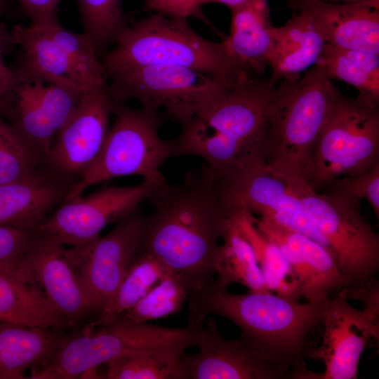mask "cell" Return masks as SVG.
<instances>
[{"mask_svg":"<svg viewBox=\"0 0 379 379\" xmlns=\"http://www.w3.org/2000/svg\"><path fill=\"white\" fill-rule=\"evenodd\" d=\"M155 209L145 215L140 251L180 274L190 291L214 280L220 240L239 207L231 178L205 163L177 184L157 188L147 199Z\"/></svg>","mask_w":379,"mask_h":379,"instance_id":"1","label":"cell"},{"mask_svg":"<svg viewBox=\"0 0 379 379\" xmlns=\"http://www.w3.org/2000/svg\"><path fill=\"white\" fill-rule=\"evenodd\" d=\"M188 299V326L201 328L210 315L224 317L240 328V340L283 378H303L309 335L320 324L321 307L270 291L232 294L214 281L190 291Z\"/></svg>","mask_w":379,"mask_h":379,"instance_id":"2","label":"cell"},{"mask_svg":"<svg viewBox=\"0 0 379 379\" xmlns=\"http://www.w3.org/2000/svg\"><path fill=\"white\" fill-rule=\"evenodd\" d=\"M275 86L248 77L232 84L208 107L180 125L171 157L194 156L230 177L266 166L263 145Z\"/></svg>","mask_w":379,"mask_h":379,"instance_id":"3","label":"cell"},{"mask_svg":"<svg viewBox=\"0 0 379 379\" xmlns=\"http://www.w3.org/2000/svg\"><path fill=\"white\" fill-rule=\"evenodd\" d=\"M279 82L268 108L263 161L277 176L302 186L307 185L306 169L339 91L319 64L302 77Z\"/></svg>","mask_w":379,"mask_h":379,"instance_id":"4","label":"cell"},{"mask_svg":"<svg viewBox=\"0 0 379 379\" xmlns=\"http://www.w3.org/2000/svg\"><path fill=\"white\" fill-rule=\"evenodd\" d=\"M201 328H171L149 322L134 323L119 317L94 331L64 338L53 356L32 370V379L100 378L99 366L133 354H149L179 364L185 350L196 347Z\"/></svg>","mask_w":379,"mask_h":379,"instance_id":"5","label":"cell"},{"mask_svg":"<svg viewBox=\"0 0 379 379\" xmlns=\"http://www.w3.org/2000/svg\"><path fill=\"white\" fill-rule=\"evenodd\" d=\"M102 69L154 65L194 69L229 84L250 77L232 60L222 42L199 35L186 18L154 13L128 28L104 56Z\"/></svg>","mask_w":379,"mask_h":379,"instance_id":"6","label":"cell"},{"mask_svg":"<svg viewBox=\"0 0 379 379\" xmlns=\"http://www.w3.org/2000/svg\"><path fill=\"white\" fill-rule=\"evenodd\" d=\"M379 103L338 91L305 173L321 190L331 181L366 173L379 164Z\"/></svg>","mask_w":379,"mask_h":379,"instance_id":"7","label":"cell"},{"mask_svg":"<svg viewBox=\"0 0 379 379\" xmlns=\"http://www.w3.org/2000/svg\"><path fill=\"white\" fill-rule=\"evenodd\" d=\"M113 115V124L100 154L72 187L65 200L119 177L138 175L158 187L168 182L161 168L171 158V140L160 137L159 112L114 101Z\"/></svg>","mask_w":379,"mask_h":379,"instance_id":"8","label":"cell"},{"mask_svg":"<svg viewBox=\"0 0 379 379\" xmlns=\"http://www.w3.org/2000/svg\"><path fill=\"white\" fill-rule=\"evenodd\" d=\"M109 94L115 102L138 101L180 125L203 112L234 84L178 65H154L103 69ZM235 84V83H234Z\"/></svg>","mask_w":379,"mask_h":379,"instance_id":"9","label":"cell"},{"mask_svg":"<svg viewBox=\"0 0 379 379\" xmlns=\"http://www.w3.org/2000/svg\"><path fill=\"white\" fill-rule=\"evenodd\" d=\"M359 205L312 189L301 196L310 239L330 252L350 281L348 288L377 280L379 271V235L363 217Z\"/></svg>","mask_w":379,"mask_h":379,"instance_id":"10","label":"cell"},{"mask_svg":"<svg viewBox=\"0 0 379 379\" xmlns=\"http://www.w3.org/2000/svg\"><path fill=\"white\" fill-rule=\"evenodd\" d=\"M0 95V116L44 163L53 140L86 92L20 63Z\"/></svg>","mask_w":379,"mask_h":379,"instance_id":"11","label":"cell"},{"mask_svg":"<svg viewBox=\"0 0 379 379\" xmlns=\"http://www.w3.org/2000/svg\"><path fill=\"white\" fill-rule=\"evenodd\" d=\"M145 215L136 208L116 222L113 229L86 244L65 249L79 277L91 310L107 306L140 251Z\"/></svg>","mask_w":379,"mask_h":379,"instance_id":"12","label":"cell"},{"mask_svg":"<svg viewBox=\"0 0 379 379\" xmlns=\"http://www.w3.org/2000/svg\"><path fill=\"white\" fill-rule=\"evenodd\" d=\"M157 187L142 180L134 185L107 186L86 196H76L62 202L37 232L65 246L86 244L100 236L107 226L138 208Z\"/></svg>","mask_w":379,"mask_h":379,"instance_id":"13","label":"cell"},{"mask_svg":"<svg viewBox=\"0 0 379 379\" xmlns=\"http://www.w3.org/2000/svg\"><path fill=\"white\" fill-rule=\"evenodd\" d=\"M113 107L107 84L86 92L56 135L44 169L72 187L77 183L102 150Z\"/></svg>","mask_w":379,"mask_h":379,"instance_id":"14","label":"cell"},{"mask_svg":"<svg viewBox=\"0 0 379 379\" xmlns=\"http://www.w3.org/2000/svg\"><path fill=\"white\" fill-rule=\"evenodd\" d=\"M346 289L329 298L321 307V345L311 348L308 359H321L324 372L310 379H355L361 354L371 339L378 341L379 309L359 310L348 302Z\"/></svg>","mask_w":379,"mask_h":379,"instance_id":"15","label":"cell"},{"mask_svg":"<svg viewBox=\"0 0 379 379\" xmlns=\"http://www.w3.org/2000/svg\"><path fill=\"white\" fill-rule=\"evenodd\" d=\"M258 230L274 243L291 267L301 296L321 307L333 292L350 286L334 258L309 237L265 218H255Z\"/></svg>","mask_w":379,"mask_h":379,"instance_id":"16","label":"cell"},{"mask_svg":"<svg viewBox=\"0 0 379 379\" xmlns=\"http://www.w3.org/2000/svg\"><path fill=\"white\" fill-rule=\"evenodd\" d=\"M65 249L56 239L37 232L15 274L38 285L53 308L72 322L92 310Z\"/></svg>","mask_w":379,"mask_h":379,"instance_id":"17","label":"cell"},{"mask_svg":"<svg viewBox=\"0 0 379 379\" xmlns=\"http://www.w3.org/2000/svg\"><path fill=\"white\" fill-rule=\"evenodd\" d=\"M194 354L183 353L180 364L186 379H280L282 375L239 338H225L214 317L202 326Z\"/></svg>","mask_w":379,"mask_h":379,"instance_id":"18","label":"cell"},{"mask_svg":"<svg viewBox=\"0 0 379 379\" xmlns=\"http://www.w3.org/2000/svg\"><path fill=\"white\" fill-rule=\"evenodd\" d=\"M231 183L238 204L310 239L301 206V196L309 186L292 185L266 166L231 177Z\"/></svg>","mask_w":379,"mask_h":379,"instance_id":"19","label":"cell"},{"mask_svg":"<svg viewBox=\"0 0 379 379\" xmlns=\"http://www.w3.org/2000/svg\"><path fill=\"white\" fill-rule=\"evenodd\" d=\"M306 10L326 43L343 49L379 55V8L362 3L315 1Z\"/></svg>","mask_w":379,"mask_h":379,"instance_id":"20","label":"cell"},{"mask_svg":"<svg viewBox=\"0 0 379 379\" xmlns=\"http://www.w3.org/2000/svg\"><path fill=\"white\" fill-rule=\"evenodd\" d=\"M71 188L44 168L30 178L0 185V225L37 232Z\"/></svg>","mask_w":379,"mask_h":379,"instance_id":"21","label":"cell"},{"mask_svg":"<svg viewBox=\"0 0 379 379\" xmlns=\"http://www.w3.org/2000/svg\"><path fill=\"white\" fill-rule=\"evenodd\" d=\"M230 11V34L222 42L244 72L260 77L269 65L272 48L267 0H248Z\"/></svg>","mask_w":379,"mask_h":379,"instance_id":"22","label":"cell"},{"mask_svg":"<svg viewBox=\"0 0 379 379\" xmlns=\"http://www.w3.org/2000/svg\"><path fill=\"white\" fill-rule=\"evenodd\" d=\"M272 48L269 65L271 84L298 78L317 64L326 45L325 39L309 13L300 8L281 27L272 29Z\"/></svg>","mask_w":379,"mask_h":379,"instance_id":"23","label":"cell"},{"mask_svg":"<svg viewBox=\"0 0 379 379\" xmlns=\"http://www.w3.org/2000/svg\"><path fill=\"white\" fill-rule=\"evenodd\" d=\"M64 338L52 329L0 321V379L25 378L55 352Z\"/></svg>","mask_w":379,"mask_h":379,"instance_id":"24","label":"cell"},{"mask_svg":"<svg viewBox=\"0 0 379 379\" xmlns=\"http://www.w3.org/2000/svg\"><path fill=\"white\" fill-rule=\"evenodd\" d=\"M0 319L49 329L72 324L53 308L38 285L4 271H0Z\"/></svg>","mask_w":379,"mask_h":379,"instance_id":"25","label":"cell"},{"mask_svg":"<svg viewBox=\"0 0 379 379\" xmlns=\"http://www.w3.org/2000/svg\"><path fill=\"white\" fill-rule=\"evenodd\" d=\"M13 44L22 50L20 63L87 92L86 83L64 50L45 26L15 25L11 30Z\"/></svg>","mask_w":379,"mask_h":379,"instance_id":"26","label":"cell"},{"mask_svg":"<svg viewBox=\"0 0 379 379\" xmlns=\"http://www.w3.org/2000/svg\"><path fill=\"white\" fill-rule=\"evenodd\" d=\"M253 214L240 205L233 222L251 246L257 262L270 292L298 301L301 297L293 272L277 246L265 237L255 225Z\"/></svg>","mask_w":379,"mask_h":379,"instance_id":"27","label":"cell"},{"mask_svg":"<svg viewBox=\"0 0 379 379\" xmlns=\"http://www.w3.org/2000/svg\"><path fill=\"white\" fill-rule=\"evenodd\" d=\"M215 266L214 284L227 289L234 283L242 284L248 292L270 291L257 262L253 248L234 223L222 237Z\"/></svg>","mask_w":379,"mask_h":379,"instance_id":"28","label":"cell"},{"mask_svg":"<svg viewBox=\"0 0 379 379\" xmlns=\"http://www.w3.org/2000/svg\"><path fill=\"white\" fill-rule=\"evenodd\" d=\"M317 64L331 79L350 84L359 95L379 103V55L326 44Z\"/></svg>","mask_w":379,"mask_h":379,"instance_id":"29","label":"cell"},{"mask_svg":"<svg viewBox=\"0 0 379 379\" xmlns=\"http://www.w3.org/2000/svg\"><path fill=\"white\" fill-rule=\"evenodd\" d=\"M171 271L153 255L140 251L98 319L88 327L107 325L145 297Z\"/></svg>","mask_w":379,"mask_h":379,"instance_id":"30","label":"cell"},{"mask_svg":"<svg viewBox=\"0 0 379 379\" xmlns=\"http://www.w3.org/2000/svg\"><path fill=\"white\" fill-rule=\"evenodd\" d=\"M84 29L98 55L129 26L123 0H75Z\"/></svg>","mask_w":379,"mask_h":379,"instance_id":"31","label":"cell"},{"mask_svg":"<svg viewBox=\"0 0 379 379\" xmlns=\"http://www.w3.org/2000/svg\"><path fill=\"white\" fill-rule=\"evenodd\" d=\"M190 293L185 280L180 274L170 272L136 305L119 317L134 323L166 318L182 310Z\"/></svg>","mask_w":379,"mask_h":379,"instance_id":"32","label":"cell"},{"mask_svg":"<svg viewBox=\"0 0 379 379\" xmlns=\"http://www.w3.org/2000/svg\"><path fill=\"white\" fill-rule=\"evenodd\" d=\"M44 168V162L0 116V185L30 178Z\"/></svg>","mask_w":379,"mask_h":379,"instance_id":"33","label":"cell"},{"mask_svg":"<svg viewBox=\"0 0 379 379\" xmlns=\"http://www.w3.org/2000/svg\"><path fill=\"white\" fill-rule=\"evenodd\" d=\"M102 378L107 379H186L180 364H171L149 354H133L106 364Z\"/></svg>","mask_w":379,"mask_h":379,"instance_id":"34","label":"cell"},{"mask_svg":"<svg viewBox=\"0 0 379 379\" xmlns=\"http://www.w3.org/2000/svg\"><path fill=\"white\" fill-rule=\"evenodd\" d=\"M322 192L360 202L365 199L379 218V164L366 173L336 178L321 189Z\"/></svg>","mask_w":379,"mask_h":379,"instance_id":"35","label":"cell"},{"mask_svg":"<svg viewBox=\"0 0 379 379\" xmlns=\"http://www.w3.org/2000/svg\"><path fill=\"white\" fill-rule=\"evenodd\" d=\"M37 232L0 225V271L14 273L34 242Z\"/></svg>","mask_w":379,"mask_h":379,"instance_id":"36","label":"cell"},{"mask_svg":"<svg viewBox=\"0 0 379 379\" xmlns=\"http://www.w3.org/2000/svg\"><path fill=\"white\" fill-rule=\"evenodd\" d=\"M32 24L39 26L59 25L58 11L60 0H15Z\"/></svg>","mask_w":379,"mask_h":379,"instance_id":"37","label":"cell"},{"mask_svg":"<svg viewBox=\"0 0 379 379\" xmlns=\"http://www.w3.org/2000/svg\"><path fill=\"white\" fill-rule=\"evenodd\" d=\"M145 2L147 9L154 13L186 19L191 16L206 19L201 9L195 6L194 0H145Z\"/></svg>","mask_w":379,"mask_h":379,"instance_id":"38","label":"cell"},{"mask_svg":"<svg viewBox=\"0 0 379 379\" xmlns=\"http://www.w3.org/2000/svg\"><path fill=\"white\" fill-rule=\"evenodd\" d=\"M13 46L11 30L0 22V95L7 91L17 79L15 69L9 67L4 60L5 55Z\"/></svg>","mask_w":379,"mask_h":379,"instance_id":"39","label":"cell"},{"mask_svg":"<svg viewBox=\"0 0 379 379\" xmlns=\"http://www.w3.org/2000/svg\"><path fill=\"white\" fill-rule=\"evenodd\" d=\"M298 8L303 4L315 1H330L343 3H362L371 5L379 8V0H292Z\"/></svg>","mask_w":379,"mask_h":379,"instance_id":"40","label":"cell"},{"mask_svg":"<svg viewBox=\"0 0 379 379\" xmlns=\"http://www.w3.org/2000/svg\"><path fill=\"white\" fill-rule=\"evenodd\" d=\"M248 0H194L195 6L201 9V6L206 4H220L225 5L230 8V9L239 6Z\"/></svg>","mask_w":379,"mask_h":379,"instance_id":"41","label":"cell"},{"mask_svg":"<svg viewBox=\"0 0 379 379\" xmlns=\"http://www.w3.org/2000/svg\"><path fill=\"white\" fill-rule=\"evenodd\" d=\"M8 1L7 0H0V16L4 15L8 9Z\"/></svg>","mask_w":379,"mask_h":379,"instance_id":"42","label":"cell"},{"mask_svg":"<svg viewBox=\"0 0 379 379\" xmlns=\"http://www.w3.org/2000/svg\"><path fill=\"white\" fill-rule=\"evenodd\" d=\"M0 321H2V320L0 319Z\"/></svg>","mask_w":379,"mask_h":379,"instance_id":"43","label":"cell"}]
</instances>
